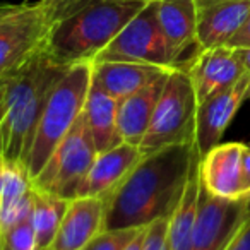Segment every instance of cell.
<instances>
[{
    "instance_id": "8fae6325",
    "label": "cell",
    "mask_w": 250,
    "mask_h": 250,
    "mask_svg": "<svg viewBox=\"0 0 250 250\" xmlns=\"http://www.w3.org/2000/svg\"><path fill=\"white\" fill-rule=\"evenodd\" d=\"M242 143H219L199 161L201 185L208 194L219 199H245L250 192L243 177Z\"/></svg>"
},
{
    "instance_id": "5bb4252c",
    "label": "cell",
    "mask_w": 250,
    "mask_h": 250,
    "mask_svg": "<svg viewBox=\"0 0 250 250\" xmlns=\"http://www.w3.org/2000/svg\"><path fill=\"white\" fill-rule=\"evenodd\" d=\"M106 199L79 195L69 201L50 250H83L104 228Z\"/></svg>"
},
{
    "instance_id": "ac0fdd59",
    "label": "cell",
    "mask_w": 250,
    "mask_h": 250,
    "mask_svg": "<svg viewBox=\"0 0 250 250\" xmlns=\"http://www.w3.org/2000/svg\"><path fill=\"white\" fill-rule=\"evenodd\" d=\"M168 76L170 74L151 83L144 89L118 100L117 132L122 143L139 146L141 141L144 139L147 127L151 124V118H153L156 101L160 98L161 91H163V86L167 83Z\"/></svg>"
},
{
    "instance_id": "83f0119b",
    "label": "cell",
    "mask_w": 250,
    "mask_h": 250,
    "mask_svg": "<svg viewBox=\"0 0 250 250\" xmlns=\"http://www.w3.org/2000/svg\"><path fill=\"white\" fill-rule=\"evenodd\" d=\"M226 45L231 46V48H250V12L247 16L245 22L240 26V29L231 36V40Z\"/></svg>"
},
{
    "instance_id": "6da1fadb",
    "label": "cell",
    "mask_w": 250,
    "mask_h": 250,
    "mask_svg": "<svg viewBox=\"0 0 250 250\" xmlns=\"http://www.w3.org/2000/svg\"><path fill=\"white\" fill-rule=\"evenodd\" d=\"M194 143L165 147L141 158L106 197L103 229L144 228L177 209L197 160Z\"/></svg>"
},
{
    "instance_id": "5b68a950",
    "label": "cell",
    "mask_w": 250,
    "mask_h": 250,
    "mask_svg": "<svg viewBox=\"0 0 250 250\" xmlns=\"http://www.w3.org/2000/svg\"><path fill=\"white\" fill-rule=\"evenodd\" d=\"M197 98L184 67H175L163 86L139 149L143 156L177 144L194 143Z\"/></svg>"
},
{
    "instance_id": "3957f363",
    "label": "cell",
    "mask_w": 250,
    "mask_h": 250,
    "mask_svg": "<svg viewBox=\"0 0 250 250\" xmlns=\"http://www.w3.org/2000/svg\"><path fill=\"white\" fill-rule=\"evenodd\" d=\"M144 5V2L93 0L53 26L43 52L60 65L93 63Z\"/></svg>"
},
{
    "instance_id": "7c38bea8",
    "label": "cell",
    "mask_w": 250,
    "mask_h": 250,
    "mask_svg": "<svg viewBox=\"0 0 250 250\" xmlns=\"http://www.w3.org/2000/svg\"><path fill=\"white\" fill-rule=\"evenodd\" d=\"M184 69L192 81L197 103L231 87L247 74L236 50L228 45L199 50Z\"/></svg>"
},
{
    "instance_id": "8992f818",
    "label": "cell",
    "mask_w": 250,
    "mask_h": 250,
    "mask_svg": "<svg viewBox=\"0 0 250 250\" xmlns=\"http://www.w3.org/2000/svg\"><path fill=\"white\" fill-rule=\"evenodd\" d=\"M53 28L43 0L0 4V76L43 52Z\"/></svg>"
},
{
    "instance_id": "ba28073f",
    "label": "cell",
    "mask_w": 250,
    "mask_h": 250,
    "mask_svg": "<svg viewBox=\"0 0 250 250\" xmlns=\"http://www.w3.org/2000/svg\"><path fill=\"white\" fill-rule=\"evenodd\" d=\"M94 62H137L175 67L170 46L158 22L154 2L144 5Z\"/></svg>"
},
{
    "instance_id": "277c9868",
    "label": "cell",
    "mask_w": 250,
    "mask_h": 250,
    "mask_svg": "<svg viewBox=\"0 0 250 250\" xmlns=\"http://www.w3.org/2000/svg\"><path fill=\"white\" fill-rule=\"evenodd\" d=\"M91 62L69 65L59 83L53 86L26 158V170L31 178L40 173L60 141L79 120L91 86Z\"/></svg>"
},
{
    "instance_id": "e0dca14e",
    "label": "cell",
    "mask_w": 250,
    "mask_h": 250,
    "mask_svg": "<svg viewBox=\"0 0 250 250\" xmlns=\"http://www.w3.org/2000/svg\"><path fill=\"white\" fill-rule=\"evenodd\" d=\"M160 28L170 46L175 67H182V57L197 43L195 0H154Z\"/></svg>"
},
{
    "instance_id": "484cf974",
    "label": "cell",
    "mask_w": 250,
    "mask_h": 250,
    "mask_svg": "<svg viewBox=\"0 0 250 250\" xmlns=\"http://www.w3.org/2000/svg\"><path fill=\"white\" fill-rule=\"evenodd\" d=\"M48 7L50 18L53 21V26L59 21H62L63 18H67L69 14L76 12L77 9L84 7L86 4L93 2V0H43Z\"/></svg>"
},
{
    "instance_id": "9c48e42d",
    "label": "cell",
    "mask_w": 250,
    "mask_h": 250,
    "mask_svg": "<svg viewBox=\"0 0 250 250\" xmlns=\"http://www.w3.org/2000/svg\"><path fill=\"white\" fill-rule=\"evenodd\" d=\"M250 212V197L219 199L201 185L190 250H225Z\"/></svg>"
},
{
    "instance_id": "4fadbf2b",
    "label": "cell",
    "mask_w": 250,
    "mask_h": 250,
    "mask_svg": "<svg viewBox=\"0 0 250 250\" xmlns=\"http://www.w3.org/2000/svg\"><path fill=\"white\" fill-rule=\"evenodd\" d=\"M201 50L223 46L245 22L250 0H195Z\"/></svg>"
},
{
    "instance_id": "ffe728a7",
    "label": "cell",
    "mask_w": 250,
    "mask_h": 250,
    "mask_svg": "<svg viewBox=\"0 0 250 250\" xmlns=\"http://www.w3.org/2000/svg\"><path fill=\"white\" fill-rule=\"evenodd\" d=\"M117 98L110 96L91 83L81 117L98 153L122 143L117 132Z\"/></svg>"
},
{
    "instance_id": "30bf717a",
    "label": "cell",
    "mask_w": 250,
    "mask_h": 250,
    "mask_svg": "<svg viewBox=\"0 0 250 250\" xmlns=\"http://www.w3.org/2000/svg\"><path fill=\"white\" fill-rule=\"evenodd\" d=\"M249 86L250 74L247 72L231 87L219 91V93L209 96L208 100L197 103L194 147L199 158H202L209 149L221 143L236 111L240 110L243 101L249 98Z\"/></svg>"
},
{
    "instance_id": "cb8c5ba5",
    "label": "cell",
    "mask_w": 250,
    "mask_h": 250,
    "mask_svg": "<svg viewBox=\"0 0 250 250\" xmlns=\"http://www.w3.org/2000/svg\"><path fill=\"white\" fill-rule=\"evenodd\" d=\"M143 228L127 229H101L83 250H124V247Z\"/></svg>"
},
{
    "instance_id": "f546056e",
    "label": "cell",
    "mask_w": 250,
    "mask_h": 250,
    "mask_svg": "<svg viewBox=\"0 0 250 250\" xmlns=\"http://www.w3.org/2000/svg\"><path fill=\"white\" fill-rule=\"evenodd\" d=\"M144 228H146V226H144ZM144 228L141 229V231L137 233V235L124 247V250H141V245H143V231H144Z\"/></svg>"
},
{
    "instance_id": "44dd1931",
    "label": "cell",
    "mask_w": 250,
    "mask_h": 250,
    "mask_svg": "<svg viewBox=\"0 0 250 250\" xmlns=\"http://www.w3.org/2000/svg\"><path fill=\"white\" fill-rule=\"evenodd\" d=\"M199 161H201V158L195 160L188 182L185 185L184 195H182L173 214L170 216V226H168V247H170V250H190L192 247V235H194L199 194H201Z\"/></svg>"
},
{
    "instance_id": "d4e9b609",
    "label": "cell",
    "mask_w": 250,
    "mask_h": 250,
    "mask_svg": "<svg viewBox=\"0 0 250 250\" xmlns=\"http://www.w3.org/2000/svg\"><path fill=\"white\" fill-rule=\"evenodd\" d=\"M168 226H170V218H160L149 223L143 231L141 250H170V247H168Z\"/></svg>"
},
{
    "instance_id": "7a4b0ae2",
    "label": "cell",
    "mask_w": 250,
    "mask_h": 250,
    "mask_svg": "<svg viewBox=\"0 0 250 250\" xmlns=\"http://www.w3.org/2000/svg\"><path fill=\"white\" fill-rule=\"evenodd\" d=\"M65 70L67 65L40 52L0 76V161L26 168L42 111Z\"/></svg>"
},
{
    "instance_id": "52a82bcc",
    "label": "cell",
    "mask_w": 250,
    "mask_h": 250,
    "mask_svg": "<svg viewBox=\"0 0 250 250\" xmlns=\"http://www.w3.org/2000/svg\"><path fill=\"white\" fill-rule=\"evenodd\" d=\"M96 156V146L83 117H79L40 173L33 177V187L63 199H74Z\"/></svg>"
},
{
    "instance_id": "f1b7e54d",
    "label": "cell",
    "mask_w": 250,
    "mask_h": 250,
    "mask_svg": "<svg viewBox=\"0 0 250 250\" xmlns=\"http://www.w3.org/2000/svg\"><path fill=\"white\" fill-rule=\"evenodd\" d=\"M243 177H245V185L250 192V146L245 144V151H243Z\"/></svg>"
},
{
    "instance_id": "9a60e30c",
    "label": "cell",
    "mask_w": 250,
    "mask_h": 250,
    "mask_svg": "<svg viewBox=\"0 0 250 250\" xmlns=\"http://www.w3.org/2000/svg\"><path fill=\"white\" fill-rule=\"evenodd\" d=\"M141 158H143V153L139 146L127 143H118L117 146L103 153H98L76 197L89 195V197L106 199L122 184V180L134 170Z\"/></svg>"
},
{
    "instance_id": "1f68e13d",
    "label": "cell",
    "mask_w": 250,
    "mask_h": 250,
    "mask_svg": "<svg viewBox=\"0 0 250 250\" xmlns=\"http://www.w3.org/2000/svg\"><path fill=\"white\" fill-rule=\"evenodd\" d=\"M115 2H144V4H149V2H154V0H115Z\"/></svg>"
},
{
    "instance_id": "603a6c76",
    "label": "cell",
    "mask_w": 250,
    "mask_h": 250,
    "mask_svg": "<svg viewBox=\"0 0 250 250\" xmlns=\"http://www.w3.org/2000/svg\"><path fill=\"white\" fill-rule=\"evenodd\" d=\"M2 250H36V235L31 214L2 233Z\"/></svg>"
},
{
    "instance_id": "d6a6232c",
    "label": "cell",
    "mask_w": 250,
    "mask_h": 250,
    "mask_svg": "<svg viewBox=\"0 0 250 250\" xmlns=\"http://www.w3.org/2000/svg\"><path fill=\"white\" fill-rule=\"evenodd\" d=\"M0 250H2V236H0Z\"/></svg>"
},
{
    "instance_id": "7402d4cb",
    "label": "cell",
    "mask_w": 250,
    "mask_h": 250,
    "mask_svg": "<svg viewBox=\"0 0 250 250\" xmlns=\"http://www.w3.org/2000/svg\"><path fill=\"white\" fill-rule=\"evenodd\" d=\"M70 199L53 195L33 187L31 221L36 235V250H50Z\"/></svg>"
},
{
    "instance_id": "2e32d148",
    "label": "cell",
    "mask_w": 250,
    "mask_h": 250,
    "mask_svg": "<svg viewBox=\"0 0 250 250\" xmlns=\"http://www.w3.org/2000/svg\"><path fill=\"white\" fill-rule=\"evenodd\" d=\"M175 67L137 62H93L91 83L110 96L122 98L144 89L151 83L170 74Z\"/></svg>"
},
{
    "instance_id": "4316f807",
    "label": "cell",
    "mask_w": 250,
    "mask_h": 250,
    "mask_svg": "<svg viewBox=\"0 0 250 250\" xmlns=\"http://www.w3.org/2000/svg\"><path fill=\"white\" fill-rule=\"evenodd\" d=\"M225 250H250V212L243 219V223L236 229V233L229 240Z\"/></svg>"
},
{
    "instance_id": "d6986e66",
    "label": "cell",
    "mask_w": 250,
    "mask_h": 250,
    "mask_svg": "<svg viewBox=\"0 0 250 250\" xmlns=\"http://www.w3.org/2000/svg\"><path fill=\"white\" fill-rule=\"evenodd\" d=\"M33 178L22 165L0 161V235L31 214Z\"/></svg>"
},
{
    "instance_id": "836d02e7",
    "label": "cell",
    "mask_w": 250,
    "mask_h": 250,
    "mask_svg": "<svg viewBox=\"0 0 250 250\" xmlns=\"http://www.w3.org/2000/svg\"><path fill=\"white\" fill-rule=\"evenodd\" d=\"M249 96H250V86H249Z\"/></svg>"
},
{
    "instance_id": "4dcf8cb0",
    "label": "cell",
    "mask_w": 250,
    "mask_h": 250,
    "mask_svg": "<svg viewBox=\"0 0 250 250\" xmlns=\"http://www.w3.org/2000/svg\"><path fill=\"white\" fill-rule=\"evenodd\" d=\"M235 50H236V53H238L245 70L250 74V48H235Z\"/></svg>"
}]
</instances>
